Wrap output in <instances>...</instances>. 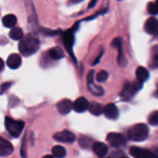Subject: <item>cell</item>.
I'll use <instances>...</instances> for the list:
<instances>
[{
	"instance_id": "7402d4cb",
	"label": "cell",
	"mask_w": 158,
	"mask_h": 158,
	"mask_svg": "<svg viewBox=\"0 0 158 158\" xmlns=\"http://www.w3.org/2000/svg\"><path fill=\"white\" fill-rule=\"evenodd\" d=\"M79 144L80 146L82 148V149H90L92 148L93 144H94V142L91 138L87 137V136H81L80 139H79Z\"/></svg>"
},
{
	"instance_id": "83f0119b",
	"label": "cell",
	"mask_w": 158,
	"mask_h": 158,
	"mask_svg": "<svg viewBox=\"0 0 158 158\" xmlns=\"http://www.w3.org/2000/svg\"><path fill=\"white\" fill-rule=\"evenodd\" d=\"M20 154H21V157L26 158L27 157V154H26V137L24 136L23 140H22V144H21V150H20Z\"/></svg>"
},
{
	"instance_id": "f546056e",
	"label": "cell",
	"mask_w": 158,
	"mask_h": 158,
	"mask_svg": "<svg viewBox=\"0 0 158 158\" xmlns=\"http://www.w3.org/2000/svg\"><path fill=\"white\" fill-rule=\"evenodd\" d=\"M125 156H124V154L122 153V152H119V151H118V152H115V153H113L108 158H123Z\"/></svg>"
},
{
	"instance_id": "484cf974",
	"label": "cell",
	"mask_w": 158,
	"mask_h": 158,
	"mask_svg": "<svg viewBox=\"0 0 158 158\" xmlns=\"http://www.w3.org/2000/svg\"><path fill=\"white\" fill-rule=\"evenodd\" d=\"M149 123L152 126H157L158 124V111H155L149 117Z\"/></svg>"
},
{
	"instance_id": "9c48e42d",
	"label": "cell",
	"mask_w": 158,
	"mask_h": 158,
	"mask_svg": "<svg viewBox=\"0 0 158 158\" xmlns=\"http://www.w3.org/2000/svg\"><path fill=\"white\" fill-rule=\"evenodd\" d=\"M94 70H91L88 74L87 81H88L89 92L92 93L93 94L96 95V96H102L104 94V90L101 86L95 85L94 83Z\"/></svg>"
},
{
	"instance_id": "d6986e66",
	"label": "cell",
	"mask_w": 158,
	"mask_h": 158,
	"mask_svg": "<svg viewBox=\"0 0 158 158\" xmlns=\"http://www.w3.org/2000/svg\"><path fill=\"white\" fill-rule=\"evenodd\" d=\"M2 23L6 28H13L17 23V18L13 14H7L3 17Z\"/></svg>"
},
{
	"instance_id": "8992f818",
	"label": "cell",
	"mask_w": 158,
	"mask_h": 158,
	"mask_svg": "<svg viewBox=\"0 0 158 158\" xmlns=\"http://www.w3.org/2000/svg\"><path fill=\"white\" fill-rule=\"evenodd\" d=\"M106 140L113 147H122L127 143V138L123 134L118 132L109 133L106 137Z\"/></svg>"
},
{
	"instance_id": "4316f807",
	"label": "cell",
	"mask_w": 158,
	"mask_h": 158,
	"mask_svg": "<svg viewBox=\"0 0 158 158\" xmlns=\"http://www.w3.org/2000/svg\"><path fill=\"white\" fill-rule=\"evenodd\" d=\"M148 11L152 15H156L157 14V7H156V3L152 2V3L148 4Z\"/></svg>"
},
{
	"instance_id": "836d02e7",
	"label": "cell",
	"mask_w": 158,
	"mask_h": 158,
	"mask_svg": "<svg viewBox=\"0 0 158 158\" xmlns=\"http://www.w3.org/2000/svg\"><path fill=\"white\" fill-rule=\"evenodd\" d=\"M103 56V52H102V53H101V55H100V56H98V57L96 58V60H95V61L94 62V65H96V64H97V63H98V62L100 61V58H101V56Z\"/></svg>"
},
{
	"instance_id": "7c38bea8",
	"label": "cell",
	"mask_w": 158,
	"mask_h": 158,
	"mask_svg": "<svg viewBox=\"0 0 158 158\" xmlns=\"http://www.w3.org/2000/svg\"><path fill=\"white\" fill-rule=\"evenodd\" d=\"M88 106H89V102L84 97H80L74 103H72V108L77 113H82L86 111L88 109Z\"/></svg>"
},
{
	"instance_id": "8fae6325",
	"label": "cell",
	"mask_w": 158,
	"mask_h": 158,
	"mask_svg": "<svg viewBox=\"0 0 158 158\" xmlns=\"http://www.w3.org/2000/svg\"><path fill=\"white\" fill-rule=\"evenodd\" d=\"M103 113L106 115V117L109 119L115 120L118 118L119 112L118 107L114 105V104H108L104 107Z\"/></svg>"
},
{
	"instance_id": "8d00e7d4",
	"label": "cell",
	"mask_w": 158,
	"mask_h": 158,
	"mask_svg": "<svg viewBox=\"0 0 158 158\" xmlns=\"http://www.w3.org/2000/svg\"><path fill=\"white\" fill-rule=\"evenodd\" d=\"M123 158H129V157H127V156H124V157Z\"/></svg>"
},
{
	"instance_id": "7a4b0ae2",
	"label": "cell",
	"mask_w": 158,
	"mask_h": 158,
	"mask_svg": "<svg viewBox=\"0 0 158 158\" xmlns=\"http://www.w3.org/2000/svg\"><path fill=\"white\" fill-rule=\"evenodd\" d=\"M149 135L148 126L143 123L134 125L128 131V138L132 142H143L147 139Z\"/></svg>"
},
{
	"instance_id": "d6a6232c",
	"label": "cell",
	"mask_w": 158,
	"mask_h": 158,
	"mask_svg": "<svg viewBox=\"0 0 158 158\" xmlns=\"http://www.w3.org/2000/svg\"><path fill=\"white\" fill-rule=\"evenodd\" d=\"M4 66H5V63H4L3 59L0 58V72L4 69Z\"/></svg>"
},
{
	"instance_id": "1f68e13d",
	"label": "cell",
	"mask_w": 158,
	"mask_h": 158,
	"mask_svg": "<svg viewBox=\"0 0 158 158\" xmlns=\"http://www.w3.org/2000/svg\"><path fill=\"white\" fill-rule=\"evenodd\" d=\"M157 61H158V57H157V54H155V56H154V59H153V68L156 69L157 67Z\"/></svg>"
},
{
	"instance_id": "ba28073f",
	"label": "cell",
	"mask_w": 158,
	"mask_h": 158,
	"mask_svg": "<svg viewBox=\"0 0 158 158\" xmlns=\"http://www.w3.org/2000/svg\"><path fill=\"white\" fill-rule=\"evenodd\" d=\"M131 155L134 158H157L156 154H154L152 151L147 149H143L140 147H131Z\"/></svg>"
},
{
	"instance_id": "cb8c5ba5",
	"label": "cell",
	"mask_w": 158,
	"mask_h": 158,
	"mask_svg": "<svg viewBox=\"0 0 158 158\" xmlns=\"http://www.w3.org/2000/svg\"><path fill=\"white\" fill-rule=\"evenodd\" d=\"M9 37L15 41H18V40L20 41L23 37V31L19 27L12 28V30H10V31H9Z\"/></svg>"
},
{
	"instance_id": "4dcf8cb0",
	"label": "cell",
	"mask_w": 158,
	"mask_h": 158,
	"mask_svg": "<svg viewBox=\"0 0 158 158\" xmlns=\"http://www.w3.org/2000/svg\"><path fill=\"white\" fill-rule=\"evenodd\" d=\"M42 32L44 33V34H45V35H56V34H57L58 32H56V31H50L49 29H44V28H42Z\"/></svg>"
},
{
	"instance_id": "5bb4252c",
	"label": "cell",
	"mask_w": 158,
	"mask_h": 158,
	"mask_svg": "<svg viewBox=\"0 0 158 158\" xmlns=\"http://www.w3.org/2000/svg\"><path fill=\"white\" fill-rule=\"evenodd\" d=\"M93 151L94 152V154L99 156V157H104L105 156H106L107 152H108V147L106 143H100V142H96L94 143L93 146H92Z\"/></svg>"
},
{
	"instance_id": "ffe728a7",
	"label": "cell",
	"mask_w": 158,
	"mask_h": 158,
	"mask_svg": "<svg viewBox=\"0 0 158 158\" xmlns=\"http://www.w3.org/2000/svg\"><path fill=\"white\" fill-rule=\"evenodd\" d=\"M88 109H89L90 113L93 114L94 116H100L103 113L104 106L97 102H93L92 104H89Z\"/></svg>"
},
{
	"instance_id": "4fadbf2b",
	"label": "cell",
	"mask_w": 158,
	"mask_h": 158,
	"mask_svg": "<svg viewBox=\"0 0 158 158\" xmlns=\"http://www.w3.org/2000/svg\"><path fill=\"white\" fill-rule=\"evenodd\" d=\"M13 152L12 144L6 139L0 137V156H10Z\"/></svg>"
},
{
	"instance_id": "5b68a950",
	"label": "cell",
	"mask_w": 158,
	"mask_h": 158,
	"mask_svg": "<svg viewBox=\"0 0 158 158\" xmlns=\"http://www.w3.org/2000/svg\"><path fill=\"white\" fill-rule=\"evenodd\" d=\"M79 25H75L72 29L65 31L63 33V42H64V44H65V47L66 49L68 50V52L71 55V56L73 57V59L75 60V56H74V54H73V44H74V32L76 31V28H78Z\"/></svg>"
},
{
	"instance_id": "2e32d148",
	"label": "cell",
	"mask_w": 158,
	"mask_h": 158,
	"mask_svg": "<svg viewBox=\"0 0 158 158\" xmlns=\"http://www.w3.org/2000/svg\"><path fill=\"white\" fill-rule=\"evenodd\" d=\"M6 65L11 69H16L21 65V57L18 54H11L6 59Z\"/></svg>"
},
{
	"instance_id": "d590c367",
	"label": "cell",
	"mask_w": 158,
	"mask_h": 158,
	"mask_svg": "<svg viewBox=\"0 0 158 158\" xmlns=\"http://www.w3.org/2000/svg\"><path fill=\"white\" fill-rule=\"evenodd\" d=\"M43 158H55L53 156H44Z\"/></svg>"
},
{
	"instance_id": "ac0fdd59",
	"label": "cell",
	"mask_w": 158,
	"mask_h": 158,
	"mask_svg": "<svg viewBox=\"0 0 158 158\" xmlns=\"http://www.w3.org/2000/svg\"><path fill=\"white\" fill-rule=\"evenodd\" d=\"M136 76L138 81L140 83H143L149 79V71L147 70V69L143 67H139L136 70Z\"/></svg>"
},
{
	"instance_id": "52a82bcc",
	"label": "cell",
	"mask_w": 158,
	"mask_h": 158,
	"mask_svg": "<svg viewBox=\"0 0 158 158\" xmlns=\"http://www.w3.org/2000/svg\"><path fill=\"white\" fill-rule=\"evenodd\" d=\"M112 47H115L118 49V65L120 67H125L127 65V60L125 58L124 53H123V45H122V39L119 37L115 38L112 41Z\"/></svg>"
},
{
	"instance_id": "9a60e30c",
	"label": "cell",
	"mask_w": 158,
	"mask_h": 158,
	"mask_svg": "<svg viewBox=\"0 0 158 158\" xmlns=\"http://www.w3.org/2000/svg\"><path fill=\"white\" fill-rule=\"evenodd\" d=\"M72 109V102L69 99H63L57 104V110L61 115H68Z\"/></svg>"
},
{
	"instance_id": "e575fe53",
	"label": "cell",
	"mask_w": 158,
	"mask_h": 158,
	"mask_svg": "<svg viewBox=\"0 0 158 158\" xmlns=\"http://www.w3.org/2000/svg\"><path fill=\"white\" fill-rule=\"evenodd\" d=\"M96 3H97V1H96V0H94V1H93V2H91V3L89 4V8H91L92 6H94Z\"/></svg>"
},
{
	"instance_id": "603a6c76",
	"label": "cell",
	"mask_w": 158,
	"mask_h": 158,
	"mask_svg": "<svg viewBox=\"0 0 158 158\" xmlns=\"http://www.w3.org/2000/svg\"><path fill=\"white\" fill-rule=\"evenodd\" d=\"M52 154H53V156L56 158H64L67 155V151L66 149L61 146V145H56V146H54L53 149H52Z\"/></svg>"
},
{
	"instance_id": "6da1fadb",
	"label": "cell",
	"mask_w": 158,
	"mask_h": 158,
	"mask_svg": "<svg viewBox=\"0 0 158 158\" xmlns=\"http://www.w3.org/2000/svg\"><path fill=\"white\" fill-rule=\"evenodd\" d=\"M39 46H40V42L38 38L29 33L25 37H22V39L20 40L19 49L21 55L25 56H30L38 51Z\"/></svg>"
},
{
	"instance_id": "e0dca14e",
	"label": "cell",
	"mask_w": 158,
	"mask_h": 158,
	"mask_svg": "<svg viewBox=\"0 0 158 158\" xmlns=\"http://www.w3.org/2000/svg\"><path fill=\"white\" fill-rule=\"evenodd\" d=\"M157 30V19L154 17L149 18L145 23V31L149 34H156Z\"/></svg>"
},
{
	"instance_id": "277c9868",
	"label": "cell",
	"mask_w": 158,
	"mask_h": 158,
	"mask_svg": "<svg viewBox=\"0 0 158 158\" xmlns=\"http://www.w3.org/2000/svg\"><path fill=\"white\" fill-rule=\"evenodd\" d=\"M142 88V83H140L139 81H134L132 83L131 82H127L123 88L122 93L120 94V96L123 100H131L134 94Z\"/></svg>"
},
{
	"instance_id": "44dd1931",
	"label": "cell",
	"mask_w": 158,
	"mask_h": 158,
	"mask_svg": "<svg viewBox=\"0 0 158 158\" xmlns=\"http://www.w3.org/2000/svg\"><path fill=\"white\" fill-rule=\"evenodd\" d=\"M49 56L53 59L58 60V59L63 58L65 56V54H64V52L62 51V49L60 47H54V48H51L49 50Z\"/></svg>"
},
{
	"instance_id": "f1b7e54d",
	"label": "cell",
	"mask_w": 158,
	"mask_h": 158,
	"mask_svg": "<svg viewBox=\"0 0 158 158\" xmlns=\"http://www.w3.org/2000/svg\"><path fill=\"white\" fill-rule=\"evenodd\" d=\"M11 85H12L11 82H5V83L1 84V85H0V94L6 93Z\"/></svg>"
},
{
	"instance_id": "3957f363",
	"label": "cell",
	"mask_w": 158,
	"mask_h": 158,
	"mask_svg": "<svg viewBox=\"0 0 158 158\" xmlns=\"http://www.w3.org/2000/svg\"><path fill=\"white\" fill-rule=\"evenodd\" d=\"M5 126L7 132L14 138H18L24 129V122L20 120H15L6 117L5 119Z\"/></svg>"
},
{
	"instance_id": "30bf717a",
	"label": "cell",
	"mask_w": 158,
	"mask_h": 158,
	"mask_svg": "<svg viewBox=\"0 0 158 158\" xmlns=\"http://www.w3.org/2000/svg\"><path fill=\"white\" fill-rule=\"evenodd\" d=\"M53 138L56 141V142H59V143H74L75 140H76V137L75 135L69 131H59V132H56Z\"/></svg>"
},
{
	"instance_id": "d4e9b609",
	"label": "cell",
	"mask_w": 158,
	"mask_h": 158,
	"mask_svg": "<svg viewBox=\"0 0 158 158\" xmlns=\"http://www.w3.org/2000/svg\"><path fill=\"white\" fill-rule=\"evenodd\" d=\"M108 78V72L106 70H101L98 72V74L96 75V81L99 82H104L107 80Z\"/></svg>"
}]
</instances>
